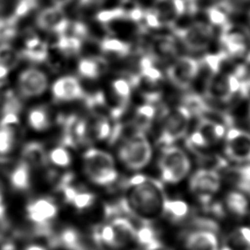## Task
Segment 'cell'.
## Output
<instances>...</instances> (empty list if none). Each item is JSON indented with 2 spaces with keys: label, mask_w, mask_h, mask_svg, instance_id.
<instances>
[{
  "label": "cell",
  "mask_w": 250,
  "mask_h": 250,
  "mask_svg": "<svg viewBox=\"0 0 250 250\" xmlns=\"http://www.w3.org/2000/svg\"><path fill=\"white\" fill-rule=\"evenodd\" d=\"M166 198L162 182L138 174L125 182L124 195L116 206L120 214L134 217L143 224H151L162 216Z\"/></svg>",
  "instance_id": "obj_1"
},
{
  "label": "cell",
  "mask_w": 250,
  "mask_h": 250,
  "mask_svg": "<svg viewBox=\"0 0 250 250\" xmlns=\"http://www.w3.org/2000/svg\"><path fill=\"white\" fill-rule=\"evenodd\" d=\"M83 167L87 178L97 186H110L118 178L113 157L99 148H89L85 151Z\"/></svg>",
  "instance_id": "obj_2"
},
{
  "label": "cell",
  "mask_w": 250,
  "mask_h": 250,
  "mask_svg": "<svg viewBox=\"0 0 250 250\" xmlns=\"http://www.w3.org/2000/svg\"><path fill=\"white\" fill-rule=\"evenodd\" d=\"M151 154V146L146 134L140 132H133L127 136L118 147L120 161L131 170H140L146 166Z\"/></svg>",
  "instance_id": "obj_3"
},
{
  "label": "cell",
  "mask_w": 250,
  "mask_h": 250,
  "mask_svg": "<svg viewBox=\"0 0 250 250\" xmlns=\"http://www.w3.org/2000/svg\"><path fill=\"white\" fill-rule=\"evenodd\" d=\"M161 181L167 184H177L188 174L190 160L182 148L169 146L163 147L158 159Z\"/></svg>",
  "instance_id": "obj_4"
},
{
  "label": "cell",
  "mask_w": 250,
  "mask_h": 250,
  "mask_svg": "<svg viewBox=\"0 0 250 250\" xmlns=\"http://www.w3.org/2000/svg\"><path fill=\"white\" fill-rule=\"evenodd\" d=\"M245 81L233 72L210 73L205 84V95L207 98L227 103L231 101L235 95L244 97Z\"/></svg>",
  "instance_id": "obj_5"
},
{
  "label": "cell",
  "mask_w": 250,
  "mask_h": 250,
  "mask_svg": "<svg viewBox=\"0 0 250 250\" xmlns=\"http://www.w3.org/2000/svg\"><path fill=\"white\" fill-rule=\"evenodd\" d=\"M220 42L223 51L233 60L247 58L250 61V32L240 25H234L230 21L221 27Z\"/></svg>",
  "instance_id": "obj_6"
},
{
  "label": "cell",
  "mask_w": 250,
  "mask_h": 250,
  "mask_svg": "<svg viewBox=\"0 0 250 250\" xmlns=\"http://www.w3.org/2000/svg\"><path fill=\"white\" fill-rule=\"evenodd\" d=\"M191 115L183 105L170 111L162 125L157 138V146L165 147L173 146L176 142L187 135Z\"/></svg>",
  "instance_id": "obj_7"
},
{
  "label": "cell",
  "mask_w": 250,
  "mask_h": 250,
  "mask_svg": "<svg viewBox=\"0 0 250 250\" xmlns=\"http://www.w3.org/2000/svg\"><path fill=\"white\" fill-rule=\"evenodd\" d=\"M174 34L179 38L183 45L191 52L206 50L214 38L213 25L196 21L184 27L174 28Z\"/></svg>",
  "instance_id": "obj_8"
},
{
  "label": "cell",
  "mask_w": 250,
  "mask_h": 250,
  "mask_svg": "<svg viewBox=\"0 0 250 250\" xmlns=\"http://www.w3.org/2000/svg\"><path fill=\"white\" fill-rule=\"evenodd\" d=\"M201 62L192 57L181 56L177 58L166 69L170 82L179 89H188L198 75Z\"/></svg>",
  "instance_id": "obj_9"
},
{
  "label": "cell",
  "mask_w": 250,
  "mask_h": 250,
  "mask_svg": "<svg viewBox=\"0 0 250 250\" xmlns=\"http://www.w3.org/2000/svg\"><path fill=\"white\" fill-rule=\"evenodd\" d=\"M221 188V176L215 169L200 168L189 179V189L206 206Z\"/></svg>",
  "instance_id": "obj_10"
},
{
  "label": "cell",
  "mask_w": 250,
  "mask_h": 250,
  "mask_svg": "<svg viewBox=\"0 0 250 250\" xmlns=\"http://www.w3.org/2000/svg\"><path fill=\"white\" fill-rule=\"evenodd\" d=\"M225 138L227 157L237 163H250V133L231 127L227 131Z\"/></svg>",
  "instance_id": "obj_11"
},
{
  "label": "cell",
  "mask_w": 250,
  "mask_h": 250,
  "mask_svg": "<svg viewBox=\"0 0 250 250\" xmlns=\"http://www.w3.org/2000/svg\"><path fill=\"white\" fill-rule=\"evenodd\" d=\"M48 87L47 75L40 69L28 67L18 78L19 93L22 98H33L43 94Z\"/></svg>",
  "instance_id": "obj_12"
},
{
  "label": "cell",
  "mask_w": 250,
  "mask_h": 250,
  "mask_svg": "<svg viewBox=\"0 0 250 250\" xmlns=\"http://www.w3.org/2000/svg\"><path fill=\"white\" fill-rule=\"evenodd\" d=\"M86 142H88L87 120L74 114L64 118L62 120V146L76 147Z\"/></svg>",
  "instance_id": "obj_13"
},
{
  "label": "cell",
  "mask_w": 250,
  "mask_h": 250,
  "mask_svg": "<svg viewBox=\"0 0 250 250\" xmlns=\"http://www.w3.org/2000/svg\"><path fill=\"white\" fill-rule=\"evenodd\" d=\"M35 22L40 29L60 35L65 30L69 20L66 18L62 8L53 5L41 10L36 17Z\"/></svg>",
  "instance_id": "obj_14"
},
{
  "label": "cell",
  "mask_w": 250,
  "mask_h": 250,
  "mask_svg": "<svg viewBox=\"0 0 250 250\" xmlns=\"http://www.w3.org/2000/svg\"><path fill=\"white\" fill-rule=\"evenodd\" d=\"M58 206L49 198H37L26 206V215L28 219L38 227L49 226L50 222L57 216Z\"/></svg>",
  "instance_id": "obj_15"
},
{
  "label": "cell",
  "mask_w": 250,
  "mask_h": 250,
  "mask_svg": "<svg viewBox=\"0 0 250 250\" xmlns=\"http://www.w3.org/2000/svg\"><path fill=\"white\" fill-rule=\"evenodd\" d=\"M52 94L56 100L62 102L84 100L86 97L79 80L71 75L57 79L52 86Z\"/></svg>",
  "instance_id": "obj_16"
},
{
  "label": "cell",
  "mask_w": 250,
  "mask_h": 250,
  "mask_svg": "<svg viewBox=\"0 0 250 250\" xmlns=\"http://www.w3.org/2000/svg\"><path fill=\"white\" fill-rule=\"evenodd\" d=\"M109 223L114 232V250H123L136 241L137 229L128 217L116 215Z\"/></svg>",
  "instance_id": "obj_17"
},
{
  "label": "cell",
  "mask_w": 250,
  "mask_h": 250,
  "mask_svg": "<svg viewBox=\"0 0 250 250\" xmlns=\"http://www.w3.org/2000/svg\"><path fill=\"white\" fill-rule=\"evenodd\" d=\"M133 87L134 86L129 78L120 77L112 81L111 91L115 100V104L110 108V116L114 120L121 117L128 107Z\"/></svg>",
  "instance_id": "obj_18"
},
{
  "label": "cell",
  "mask_w": 250,
  "mask_h": 250,
  "mask_svg": "<svg viewBox=\"0 0 250 250\" xmlns=\"http://www.w3.org/2000/svg\"><path fill=\"white\" fill-rule=\"evenodd\" d=\"M162 26H171L187 11L186 0H157L151 9Z\"/></svg>",
  "instance_id": "obj_19"
},
{
  "label": "cell",
  "mask_w": 250,
  "mask_h": 250,
  "mask_svg": "<svg viewBox=\"0 0 250 250\" xmlns=\"http://www.w3.org/2000/svg\"><path fill=\"white\" fill-rule=\"evenodd\" d=\"M204 141L207 147L220 142L227 133V126L213 118H199L194 130Z\"/></svg>",
  "instance_id": "obj_20"
},
{
  "label": "cell",
  "mask_w": 250,
  "mask_h": 250,
  "mask_svg": "<svg viewBox=\"0 0 250 250\" xmlns=\"http://www.w3.org/2000/svg\"><path fill=\"white\" fill-rule=\"evenodd\" d=\"M185 246L188 250H219V240L215 231L194 229L185 236Z\"/></svg>",
  "instance_id": "obj_21"
},
{
  "label": "cell",
  "mask_w": 250,
  "mask_h": 250,
  "mask_svg": "<svg viewBox=\"0 0 250 250\" xmlns=\"http://www.w3.org/2000/svg\"><path fill=\"white\" fill-rule=\"evenodd\" d=\"M177 54V44L171 35H156L149 43V56L152 60L166 61Z\"/></svg>",
  "instance_id": "obj_22"
},
{
  "label": "cell",
  "mask_w": 250,
  "mask_h": 250,
  "mask_svg": "<svg viewBox=\"0 0 250 250\" xmlns=\"http://www.w3.org/2000/svg\"><path fill=\"white\" fill-rule=\"evenodd\" d=\"M224 177L227 182L234 186L237 190L250 196V163L225 167Z\"/></svg>",
  "instance_id": "obj_23"
},
{
  "label": "cell",
  "mask_w": 250,
  "mask_h": 250,
  "mask_svg": "<svg viewBox=\"0 0 250 250\" xmlns=\"http://www.w3.org/2000/svg\"><path fill=\"white\" fill-rule=\"evenodd\" d=\"M182 105L188 109L191 117L196 116L198 118H211L212 116L218 115L217 113L219 112L214 110L206 102V100L202 98V96L195 93H188L185 95L183 98Z\"/></svg>",
  "instance_id": "obj_24"
},
{
  "label": "cell",
  "mask_w": 250,
  "mask_h": 250,
  "mask_svg": "<svg viewBox=\"0 0 250 250\" xmlns=\"http://www.w3.org/2000/svg\"><path fill=\"white\" fill-rule=\"evenodd\" d=\"M49 56L48 44L38 37H31L26 40L23 49L20 52L21 59L41 63L44 62Z\"/></svg>",
  "instance_id": "obj_25"
},
{
  "label": "cell",
  "mask_w": 250,
  "mask_h": 250,
  "mask_svg": "<svg viewBox=\"0 0 250 250\" xmlns=\"http://www.w3.org/2000/svg\"><path fill=\"white\" fill-rule=\"evenodd\" d=\"M156 115V107L154 104L146 103L140 105L134 114L132 119L133 132H140L146 134L150 129Z\"/></svg>",
  "instance_id": "obj_26"
},
{
  "label": "cell",
  "mask_w": 250,
  "mask_h": 250,
  "mask_svg": "<svg viewBox=\"0 0 250 250\" xmlns=\"http://www.w3.org/2000/svg\"><path fill=\"white\" fill-rule=\"evenodd\" d=\"M55 243L65 250H90L84 235L74 228H66L62 229L55 239Z\"/></svg>",
  "instance_id": "obj_27"
},
{
  "label": "cell",
  "mask_w": 250,
  "mask_h": 250,
  "mask_svg": "<svg viewBox=\"0 0 250 250\" xmlns=\"http://www.w3.org/2000/svg\"><path fill=\"white\" fill-rule=\"evenodd\" d=\"M21 158L29 167L41 168L47 164L48 155L44 146L39 142L25 144L21 150Z\"/></svg>",
  "instance_id": "obj_28"
},
{
  "label": "cell",
  "mask_w": 250,
  "mask_h": 250,
  "mask_svg": "<svg viewBox=\"0 0 250 250\" xmlns=\"http://www.w3.org/2000/svg\"><path fill=\"white\" fill-rule=\"evenodd\" d=\"M189 205L181 199L166 198L163 205L162 216L168 219L171 223L180 224L187 220L189 216Z\"/></svg>",
  "instance_id": "obj_29"
},
{
  "label": "cell",
  "mask_w": 250,
  "mask_h": 250,
  "mask_svg": "<svg viewBox=\"0 0 250 250\" xmlns=\"http://www.w3.org/2000/svg\"><path fill=\"white\" fill-rule=\"evenodd\" d=\"M106 62L100 57L83 58L78 62L77 69L79 74L87 79H97L106 68Z\"/></svg>",
  "instance_id": "obj_30"
},
{
  "label": "cell",
  "mask_w": 250,
  "mask_h": 250,
  "mask_svg": "<svg viewBox=\"0 0 250 250\" xmlns=\"http://www.w3.org/2000/svg\"><path fill=\"white\" fill-rule=\"evenodd\" d=\"M91 121L92 122L87 121L88 142L91 140L102 141V140L109 139L112 132V126L110 124L108 117H106L105 115L97 113L94 119H92Z\"/></svg>",
  "instance_id": "obj_31"
},
{
  "label": "cell",
  "mask_w": 250,
  "mask_h": 250,
  "mask_svg": "<svg viewBox=\"0 0 250 250\" xmlns=\"http://www.w3.org/2000/svg\"><path fill=\"white\" fill-rule=\"evenodd\" d=\"M225 203L229 212L236 218H243L248 213V198L239 190L229 191L225 197Z\"/></svg>",
  "instance_id": "obj_32"
},
{
  "label": "cell",
  "mask_w": 250,
  "mask_h": 250,
  "mask_svg": "<svg viewBox=\"0 0 250 250\" xmlns=\"http://www.w3.org/2000/svg\"><path fill=\"white\" fill-rule=\"evenodd\" d=\"M100 48L103 53L116 58H125L131 51V44L115 37H104L100 42Z\"/></svg>",
  "instance_id": "obj_33"
},
{
  "label": "cell",
  "mask_w": 250,
  "mask_h": 250,
  "mask_svg": "<svg viewBox=\"0 0 250 250\" xmlns=\"http://www.w3.org/2000/svg\"><path fill=\"white\" fill-rule=\"evenodd\" d=\"M29 166L24 162L21 161L10 175L11 186L20 191L28 189L30 186V171Z\"/></svg>",
  "instance_id": "obj_34"
},
{
  "label": "cell",
  "mask_w": 250,
  "mask_h": 250,
  "mask_svg": "<svg viewBox=\"0 0 250 250\" xmlns=\"http://www.w3.org/2000/svg\"><path fill=\"white\" fill-rule=\"evenodd\" d=\"M225 246L229 250H250V228L241 227L232 230Z\"/></svg>",
  "instance_id": "obj_35"
},
{
  "label": "cell",
  "mask_w": 250,
  "mask_h": 250,
  "mask_svg": "<svg viewBox=\"0 0 250 250\" xmlns=\"http://www.w3.org/2000/svg\"><path fill=\"white\" fill-rule=\"evenodd\" d=\"M82 44H83V40L75 36H72L69 34H61V35H58L56 47L64 56L69 57V56L77 55L82 49Z\"/></svg>",
  "instance_id": "obj_36"
},
{
  "label": "cell",
  "mask_w": 250,
  "mask_h": 250,
  "mask_svg": "<svg viewBox=\"0 0 250 250\" xmlns=\"http://www.w3.org/2000/svg\"><path fill=\"white\" fill-rule=\"evenodd\" d=\"M28 125L35 131H45L51 126L48 110L44 106H36L28 112Z\"/></svg>",
  "instance_id": "obj_37"
},
{
  "label": "cell",
  "mask_w": 250,
  "mask_h": 250,
  "mask_svg": "<svg viewBox=\"0 0 250 250\" xmlns=\"http://www.w3.org/2000/svg\"><path fill=\"white\" fill-rule=\"evenodd\" d=\"M18 20L14 15L0 18V44L8 43L18 33Z\"/></svg>",
  "instance_id": "obj_38"
},
{
  "label": "cell",
  "mask_w": 250,
  "mask_h": 250,
  "mask_svg": "<svg viewBox=\"0 0 250 250\" xmlns=\"http://www.w3.org/2000/svg\"><path fill=\"white\" fill-rule=\"evenodd\" d=\"M206 15L211 25L223 27L229 22V13L219 2L206 8Z\"/></svg>",
  "instance_id": "obj_39"
},
{
  "label": "cell",
  "mask_w": 250,
  "mask_h": 250,
  "mask_svg": "<svg viewBox=\"0 0 250 250\" xmlns=\"http://www.w3.org/2000/svg\"><path fill=\"white\" fill-rule=\"evenodd\" d=\"M20 52H18L11 44H0V66L12 69L20 62Z\"/></svg>",
  "instance_id": "obj_40"
},
{
  "label": "cell",
  "mask_w": 250,
  "mask_h": 250,
  "mask_svg": "<svg viewBox=\"0 0 250 250\" xmlns=\"http://www.w3.org/2000/svg\"><path fill=\"white\" fill-rule=\"evenodd\" d=\"M15 133L11 126L0 124V153H8L14 146Z\"/></svg>",
  "instance_id": "obj_41"
},
{
  "label": "cell",
  "mask_w": 250,
  "mask_h": 250,
  "mask_svg": "<svg viewBox=\"0 0 250 250\" xmlns=\"http://www.w3.org/2000/svg\"><path fill=\"white\" fill-rule=\"evenodd\" d=\"M48 159L57 166L67 167L71 162L69 152L63 146H57L48 154Z\"/></svg>",
  "instance_id": "obj_42"
},
{
  "label": "cell",
  "mask_w": 250,
  "mask_h": 250,
  "mask_svg": "<svg viewBox=\"0 0 250 250\" xmlns=\"http://www.w3.org/2000/svg\"><path fill=\"white\" fill-rule=\"evenodd\" d=\"M22 107L21 100L15 96L13 92H9L6 97L5 101L2 105V110H1V115L5 114H15L19 115Z\"/></svg>",
  "instance_id": "obj_43"
},
{
  "label": "cell",
  "mask_w": 250,
  "mask_h": 250,
  "mask_svg": "<svg viewBox=\"0 0 250 250\" xmlns=\"http://www.w3.org/2000/svg\"><path fill=\"white\" fill-rule=\"evenodd\" d=\"M155 239H157V235L151 224H143L140 229H137L136 241L143 247Z\"/></svg>",
  "instance_id": "obj_44"
},
{
  "label": "cell",
  "mask_w": 250,
  "mask_h": 250,
  "mask_svg": "<svg viewBox=\"0 0 250 250\" xmlns=\"http://www.w3.org/2000/svg\"><path fill=\"white\" fill-rule=\"evenodd\" d=\"M96 200V196L94 193L89 191H80L78 190L73 199L71 200V204L77 210H85L91 207Z\"/></svg>",
  "instance_id": "obj_45"
},
{
  "label": "cell",
  "mask_w": 250,
  "mask_h": 250,
  "mask_svg": "<svg viewBox=\"0 0 250 250\" xmlns=\"http://www.w3.org/2000/svg\"><path fill=\"white\" fill-rule=\"evenodd\" d=\"M39 0H20L16 6L14 16L17 19L22 18L35 9L38 5Z\"/></svg>",
  "instance_id": "obj_46"
},
{
  "label": "cell",
  "mask_w": 250,
  "mask_h": 250,
  "mask_svg": "<svg viewBox=\"0 0 250 250\" xmlns=\"http://www.w3.org/2000/svg\"><path fill=\"white\" fill-rule=\"evenodd\" d=\"M250 0H221V4L227 9V11L231 14L237 11L240 7L245 5Z\"/></svg>",
  "instance_id": "obj_47"
},
{
  "label": "cell",
  "mask_w": 250,
  "mask_h": 250,
  "mask_svg": "<svg viewBox=\"0 0 250 250\" xmlns=\"http://www.w3.org/2000/svg\"><path fill=\"white\" fill-rule=\"evenodd\" d=\"M144 250H172L170 247L162 243L158 238L153 240L152 242L144 246Z\"/></svg>",
  "instance_id": "obj_48"
},
{
  "label": "cell",
  "mask_w": 250,
  "mask_h": 250,
  "mask_svg": "<svg viewBox=\"0 0 250 250\" xmlns=\"http://www.w3.org/2000/svg\"><path fill=\"white\" fill-rule=\"evenodd\" d=\"M104 0H79V5L82 7H88L103 3Z\"/></svg>",
  "instance_id": "obj_49"
},
{
  "label": "cell",
  "mask_w": 250,
  "mask_h": 250,
  "mask_svg": "<svg viewBox=\"0 0 250 250\" xmlns=\"http://www.w3.org/2000/svg\"><path fill=\"white\" fill-rule=\"evenodd\" d=\"M8 73H9V69H7L6 67L0 66V87L5 84Z\"/></svg>",
  "instance_id": "obj_50"
},
{
  "label": "cell",
  "mask_w": 250,
  "mask_h": 250,
  "mask_svg": "<svg viewBox=\"0 0 250 250\" xmlns=\"http://www.w3.org/2000/svg\"><path fill=\"white\" fill-rule=\"evenodd\" d=\"M72 0H52L53 4L57 7H60V8H62L65 7L66 5H68Z\"/></svg>",
  "instance_id": "obj_51"
},
{
  "label": "cell",
  "mask_w": 250,
  "mask_h": 250,
  "mask_svg": "<svg viewBox=\"0 0 250 250\" xmlns=\"http://www.w3.org/2000/svg\"><path fill=\"white\" fill-rule=\"evenodd\" d=\"M5 212H6V209H5V205L3 203V197H2V193L0 191V221L3 220L4 216H5Z\"/></svg>",
  "instance_id": "obj_52"
},
{
  "label": "cell",
  "mask_w": 250,
  "mask_h": 250,
  "mask_svg": "<svg viewBox=\"0 0 250 250\" xmlns=\"http://www.w3.org/2000/svg\"><path fill=\"white\" fill-rule=\"evenodd\" d=\"M0 250H18V248L16 247V245L12 242H8V243H5L4 245H2L0 247Z\"/></svg>",
  "instance_id": "obj_53"
},
{
  "label": "cell",
  "mask_w": 250,
  "mask_h": 250,
  "mask_svg": "<svg viewBox=\"0 0 250 250\" xmlns=\"http://www.w3.org/2000/svg\"><path fill=\"white\" fill-rule=\"evenodd\" d=\"M24 250H46V249L40 245H30V246H27Z\"/></svg>",
  "instance_id": "obj_54"
},
{
  "label": "cell",
  "mask_w": 250,
  "mask_h": 250,
  "mask_svg": "<svg viewBox=\"0 0 250 250\" xmlns=\"http://www.w3.org/2000/svg\"><path fill=\"white\" fill-rule=\"evenodd\" d=\"M248 83H249V85H250V77L248 78Z\"/></svg>",
  "instance_id": "obj_55"
},
{
  "label": "cell",
  "mask_w": 250,
  "mask_h": 250,
  "mask_svg": "<svg viewBox=\"0 0 250 250\" xmlns=\"http://www.w3.org/2000/svg\"><path fill=\"white\" fill-rule=\"evenodd\" d=\"M249 117H250V106H249Z\"/></svg>",
  "instance_id": "obj_56"
},
{
  "label": "cell",
  "mask_w": 250,
  "mask_h": 250,
  "mask_svg": "<svg viewBox=\"0 0 250 250\" xmlns=\"http://www.w3.org/2000/svg\"><path fill=\"white\" fill-rule=\"evenodd\" d=\"M249 17H250V14H249Z\"/></svg>",
  "instance_id": "obj_57"
}]
</instances>
